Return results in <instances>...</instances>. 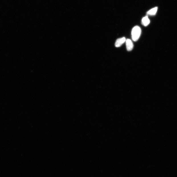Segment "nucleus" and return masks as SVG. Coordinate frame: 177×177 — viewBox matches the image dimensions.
<instances>
[{
    "instance_id": "1",
    "label": "nucleus",
    "mask_w": 177,
    "mask_h": 177,
    "mask_svg": "<svg viewBox=\"0 0 177 177\" xmlns=\"http://www.w3.org/2000/svg\"><path fill=\"white\" fill-rule=\"evenodd\" d=\"M141 30L138 26H135L133 28L132 31V36L133 40L135 41H137L140 37Z\"/></svg>"
},
{
    "instance_id": "2",
    "label": "nucleus",
    "mask_w": 177,
    "mask_h": 177,
    "mask_svg": "<svg viewBox=\"0 0 177 177\" xmlns=\"http://www.w3.org/2000/svg\"><path fill=\"white\" fill-rule=\"evenodd\" d=\"M125 42L127 51H132L134 47V44L132 41L130 39H126Z\"/></svg>"
},
{
    "instance_id": "3",
    "label": "nucleus",
    "mask_w": 177,
    "mask_h": 177,
    "mask_svg": "<svg viewBox=\"0 0 177 177\" xmlns=\"http://www.w3.org/2000/svg\"><path fill=\"white\" fill-rule=\"evenodd\" d=\"M126 39L125 37L117 39L115 43V46L117 47H119L125 42Z\"/></svg>"
},
{
    "instance_id": "4",
    "label": "nucleus",
    "mask_w": 177,
    "mask_h": 177,
    "mask_svg": "<svg viewBox=\"0 0 177 177\" xmlns=\"http://www.w3.org/2000/svg\"><path fill=\"white\" fill-rule=\"evenodd\" d=\"M142 23L145 26H147L150 23V20L147 16L143 17L142 20Z\"/></svg>"
},
{
    "instance_id": "5",
    "label": "nucleus",
    "mask_w": 177,
    "mask_h": 177,
    "mask_svg": "<svg viewBox=\"0 0 177 177\" xmlns=\"http://www.w3.org/2000/svg\"><path fill=\"white\" fill-rule=\"evenodd\" d=\"M157 10H158V7H156L153 8L152 9L147 12V14L150 15V16H154L156 14Z\"/></svg>"
}]
</instances>
